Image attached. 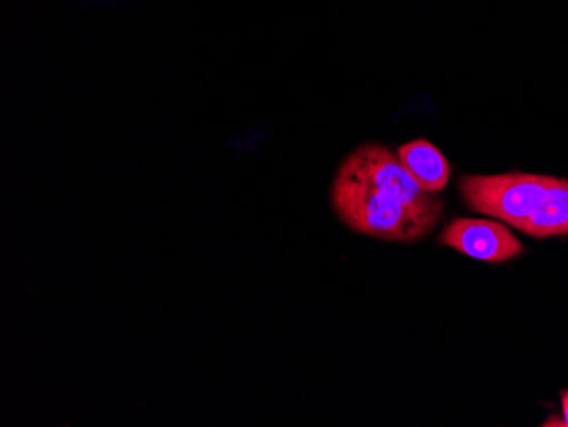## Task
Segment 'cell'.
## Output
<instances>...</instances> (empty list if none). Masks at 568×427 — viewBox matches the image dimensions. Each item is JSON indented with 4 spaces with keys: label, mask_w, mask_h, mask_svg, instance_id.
Listing matches in <instances>:
<instances>
[{
    "label": "cell",
    "mask_w": 568,
    "mask_h": 427,
    "mask_svg": "<svg viewBox=\"0 0 568 427\" xmlns=\"http://www.w3.org/2000/svg\"><path fill=\"white\" fill-rule=\"evenodd\" d=\"M331 201L335 215L351 231L379 241H419L439 220L417 212L397 194L382 190L344 167L335 174Z\"/></svg>",
    "instance_id": "obj_2"
},
{
    "label": "cell",
    "mask_w": 568,
    "mask_h": 427,
    "mask_svg": "<svg viewBox=\"0 0 568 427\" xmlns=\"http://www.w3.org/2000/svg\"><path fill=\"white\" fill-rule=\"evenodd\" d=\"M459 190L475 212L503 220L531 237L568 234V180L526 172L465 175Z\"/></svg>",
    "instance_id": "obj_1"
},
{
    "label": "cell",
    "mask_w": 568,
    "mask_h": 427,
    "mask_svg": "<svg viewBox=\"0 0 568 427\" xmlns=\"http://www.w3.org/2000/svg\"><path fill=\"white\" fill-rule=\"evenodd\" d=\"M439 241L463 256L485 263H506L523 253L518 237L494 220L456 218Z\"/></svg>",
    "instance_id": "obj_4"
},
{
    "label": "cell",
    "mask_w": 568,
    "mask_h": 427,
    "mask_svg": "<svg viewBox=\"0 0 568 427\" xmlns=\"http://www.w3.org/2000/svg\"><path fill=\"white\" fill-rule=\"evenodd\" d=\"M398 157L412 177L427 193H439L449 181V164L437 149L427 140H414L398 149Z\"/></svg>",
    "instance_id": "obj_5"
},
{
    "label": "cell",
    "mask_w": 568,
    "mask_h": 427,
    "mask_svg": "<svg viewBox=\"0 0 568 427\" xmlns=\"http://www.w3.org/2000/svg\"><path fill=\"white\" fill-rule=\"evenodd\" d=\"M341 167L359 175L368 183L397 194L408 206L430 216H442V201L436 193H427L412 177L410 172L402 164L397 152H392L378 143H366L357 146Z\"/></svg>",
    "instance_id": "obj_3"
},
{
    "label": "cell",
    "mask_w": 568,
    "mask_h": 427,
    "mask_svg": "<svg viewBox=\"0 0 568 427\" xmlns=\"http://www.w3.org/2000/svg\"><path fill=\"white\" fill-rule=\"evenodd\" d=\"M561 413H564V419L557 426L568 427V392H565L564 397H561Z\"/></svg>",
    "instance_id": "obj_6"
}]
</instances>
